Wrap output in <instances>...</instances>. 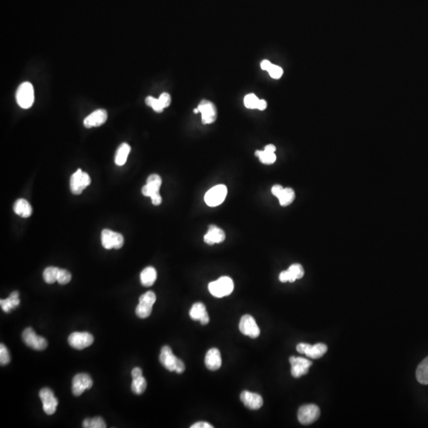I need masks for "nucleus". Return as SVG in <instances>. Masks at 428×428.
<instances>
[{"label":"nucleus","instance_id":"obj_1","mask_svg":"<svg viewBox=\"0 0 428 428\" xmlns=\"http://www.w3.org/2000/svg\"><path fill=\"white\" fill-rule=\"evenodd\" d=\"M159 362L164 368L171 372L182 373L185 371L184 363L174 355L172 348L169 346H164L162 348L159 355Z\"/></svg>","mask_w":428,"mask_h":428},{"label":"nucleus","instance_id":"obj_2","mask_svg":"<svg viewBox=\"0 0 428 428\" xmlns=\"http://www.w3.org/2000/svg\"><path fill=\"white\" fill-rule=\"evenodd\" d=\"M208 288L214 297L221 298L231 294L234 290V282L228 276H223L216 281L210 282Z\"/></svg>","mask_w":428,"mask_h":428},{"label":"nucleus","instance_id":"obj_3","mask_svg":"<svg viewBox=\"0 0 428 428\" xmlns=\"http://www.w3.org/2000/svg\"><path fill=\"white\" fill-rule=\"evenodd\" d=\"M227 195L228 189L225 185H216L206 192L204 199L207 206L216 207L224 202Z\"/></svg>","mask_w":428,"mask_h":428},{"label":"nucleus","instance_id":"obj_4","mask_svg":"<svg viewBox=\"0 0 428 428\" xmlns=\"http://www.w3.org/2000/svg\"><path fill=\"white\" fill-rule=\"evenodd\" d=\"M156 301V296L153 291H148L140 296L139 304L136 308V314L138 317L144 319L149 317L153 311V305Z\"/></svg>","mask_w":428,"mask_h":428},{"label":"nucleus","instance_id":"obj_5","mask_svg":"<svg viewBox=\"0 0 428 428\" xmlns=\"http://www.w3.org/2000/svg\"><path fill=\"white\" fill-rule=\"evenodd\" d=\"M16 99H17L18 104L21 108H30L34 102V91L33 85L29 82L21 83L16 92Z\"/></svg>","mask_w":428,"mask_h":428},{"label":"nucleus","instance_id":"obj_6","mask_svg":"<svg viewBox=\"0 0 428 428\" xmlns=\"http://www.w3.org/2000/svg\"><path fill=\"white\" fill-rule=\"evenodd\" d=\"M22 340L26 346L31 348L34 350H43L48 346V342L45 338L40 335H37L34 329L31 328H27L22 332Z\"/></svg>","mask_w":428,"mask_h":428},{"label":"nucleus","instance_id":"obj_7","mask_svg":"<svg viewBox=\"0 0 428 428\" xmlns=\"http://www.w3.org/2000/svg\"><path fill=\"white\" fill-rule=\"evenodd\" d=\"M91 178L89 175L82 170L78 169L77 172L72 175L70 179V188L74 195H80L84 189L91 184Z\"/></svg>","mask_w":428,"mask_h":428},{"label":"nucleus","instance_id":"obj_8","mask_svg":"<svg viewBox=\"0 0 428 428\" xmlns=\"http://www.w3.org/2000/svg\"><path fill=\"white\" fill-rule=\"evenodd\" d=\"M101 242L105 249L111 250L112 248L120 249L123 246V235L118 233L111 231L110 229H104L101 235Z\"/></svg>","mask_w":428,"mask_h":428},{"label":"nucleus","instance_id":"obj_9","mask_svg":"<svg viewBox=\"0 0 428 428\" xmlns=\"http://www.w3.org/2000/svg\"><path fill=\"white\" fill-rule=\"evenodd\" d=\"M320 410L316 405H306L301 406L298 410L297 418L301 424L310 425L319 419Z\"/></svg>","mask_w":428,"mask_h":428},{"label":"nucleus","instance_id":"obj_10","mask_svg":"<svg viewBox=\"0 0 428 428\" xmlns=\"http://www.w3.org/2000/svg\"><path fill=\"white\" fill-rule=\"evenodd\" d=\"M240 332L244 335L255 339L260 335V329L256 324V321L250 315H244L240 319L239 324Z\"/></svg>","mask_w":428,"mask_h":428},{"label":"nucleus","instance_id":"obj_11","mask_svg":"<svg viewBox=\"0 0 428 428\" xmlns=\"http://www.w3.org/2000/svg\"><path fill=\"white\" fill-rule=\"evenodd\" d=\"M39 396L43 405V410L47 415L55 413L58 409V400L54 392L49 388H44L39 392Z\"/></svg>","mask_w":428,"mask_h":428},{"label":"nucleus","instance_id":"obj_12","mask_svg":"<svg viewBox=\"0 0 428 428\" xmlns=\"http://www.w3.org/2000/svg\"><path fill=\"white\" fill-rule=\"evenodd\" d=\"M197 109L201 114V122L204 125L212 124L216 121L217 111L216 106L213 102L207 100H202L197 106Z\"/></svg>","mask_w":428,"mask_h":428},{"label":"nucleus","instance_id":"obj_13","mask_svg":"<svg viewBox=\"0 0 428 428\" xmlns=\"http://www.w3.org/2000/svg\"><path fill=\"white\" fill-rule=\"evenodd\" d=\"M93 335L88 332H73L68 337V344L77 350H83L93 344Z\"/></svg>","mask_w":428,"mask_h":428},{"label":"nucleus","instance_id":"obj_14","mask_svg":"<svg viewBox=\"0 0 428 428\" xmlns=\"http://www.w3.org/2000/svg\"><path fill=\"white\" fill-rule=\"evenodd\" d=\"M297 350L300 354H305L310 358H320L326 353L328 347L324 344H317L315 345L301 343L297 346Z\"/></svg>","mask_w":428,"mask_h":428},{"label":"nucleus","instance_id":"obj_15","mask_svg":"<svg viewBox=\"0 0 428 428\" xmlns=\"http://www.w3.org/2000/svg\"><path fill=\"white\" fill-rule=\"evenodd\" d=\"M93 386V381L87 373H78L72 380V393L75 396L82 395L85 390L90 389Z\"/></svg>","mask_w":428,"mask_h":428},{"label":"nucleus","instance_id":"obj_16","mask_svg":"<svg viewBox=\"0 0 428 428\" xmlns=\"http://www.w3.org/2000/svg\"><path fill=\"white\" fill-rule=\"evenodd\" d=\"M290 363L291 365V374L296 378L305 375L312 364L311 361L306 358L293 356L290 358Z\"/></svg>","mask_w":428,"mask_h":428},{"label":"nucleus","instance_id":"obj_17","mask_svg":"<svg viewBox=\"0 0 428 428\" xmlns=\"http://www.w3.org/2000/svg\"><path fill=\"white\" fill-rule=\"evenodd\" d=\"M226 235L224 230L215 225H210L206 235H204V241L208 245L221 244L225 241Z\"/></svg>","mask_w":428,"mask_h":428},{"label":"nucleus","instance_id":"obj_18","mask_svg":"<svg viewBox=\"0 0 428 428\" xmlns=\"http://www.w3.org/2000/svg\"><path fill=\"white\" fill-rule=\"evenodd\" d=\"M240 401L244 406L251 410H258L263 405V397L258 393L243 391L240 394Z\"/></svg>","mask_w":428,"mask_h":428},{"label":"nucleus","instance_id":"obj_19","mask_svg":"<svg viewBox=\"0 0 428 428\" xmlns=\"http://www.w3.org/2000/svg\"><path fill=\"white\" fill-rule=\"evenodd\" d=\"M107 116V112L105 110H97L84 119L83 125L86 128L97 127L106 122Z\"/></svg>","mask_w":428,"mask_h":428},{"label":"nucleus","instance_id":"obj_20","mask_svg":"<svg viewBox=\"0 0 428 428\" xmlns=\"http://www.w3.org/2000/svg\"><path fill=\"white\" fill-rule=\"evenodd\" d=\"M190 316L194 320H198L201 325H206L210 322L209 314L203 303H195L190 310Z\"/></svg>","mask_w":428,"mask_h":428},{"label":"nucleus","instance_id":"obj_21","mask_svg":"<svg viewBox=\"0 0 428 428\" xmlns=\"http://www.w3.org/2000/svg\"><path fill=\"white\" fill-rule=\"evenodd\" d=\"M221 352L216 348H211L208 350L205 358V364L210 370H217L221 367Z\"/></svg>","mask_w":428,"mask_h":428},{"label":"nucleus","instance_id":"obj_22","mask_svg":"<svg viewBox=\"0 0 428 428\" xmlns=\"http://www.w3.org/2000/svg\"><path fill=\"white\" fill-rule=\"evenodd\" d=\"M19 304V292L18 291H14V292H11V295L7 299H4V300L2 299L0 301V305H1L2 310L7 313L10 312L15 308L18 307Z\"/></svg>","mask_w":428,"mask_h":428},{"label":"nucleus","instance_id":"obj_23","mask_svg":"<svg viewBox=\"0 0 428 428\" xmlns=\"http://www.w3.org/2000/svg\"><path fill=\"white\" fill-rule=\"evenodd\" d=\"M14 211L15 214H18L19 216L23 217V218H27L29 216H31L33 210L32 207L29 203V201L26 199L17 200L15 201V206H14Z\"/></svg>","mask_w":428,"mask_h":428},{"label":"nucleus","instance_id":"obj_24","mask_svg":"<svg viewBox=\"0 0 428 428\" xmlns=\"http://www.w3.org/2000/svg\"><path fill=\"white\" fill-rule=\"evenodd\" d=\"M156 270L153 267H147L140 273V282L143 286L149 287L153 286L156 281Z\"/></svg>","mask_w":428,"mask_h":428},{"label":"nucleus","instance_id":"obj_25","mask_svg":"<svg viewBox=\"0 0 428 428\" xmlns=\"http://www.w3.org/2000/svg\"><path fill=\"white\" fill-rule=\"evenodd\" d=\"M131 148L129 144L123 143L119 146L117 153L115 156V163L117 166H123L127 161L128 156L130 154Z\"/></svg>","mask_w":428,"mask_h":428},{"label":"nucleus","instance_id":"obj_26","mask_svg":"<svg viewBox=\"0 0 428 428\" xmlns=\"http://www.w3.org/2000/svg\"><path fill=\"white\" fill-rule=\"evenodd\" d=\"M416 379L422 385H428V357L422 361L416 370Z\"/></svg>","mask_w":428,"mask_h":428},{"label":"nucleus","instance_id":"obj_27","mask_svg":"<svg viewBox=\"0 0 428 428\" xmlns=\"http://www.w3.org/2000/svg\"><path fill=\"white\" fill-rule=\"evenodd\" d=\"M278 199L281 206H290L295 199L294 191L290 187L283 189L282 193L278 196Z\"/></svg>","mask_w":428,"mask_h":428},{"label":"nucleus","instance_id":"obj_28","mask_svg":"<svg viewBox=\"0 0 428 428\" xmlns=\"http://www.w3.org/2000/svg\"><path fill=\"white\" fill-rule=\"evenodd\" d=\"M254 154L259 158V161L263 163V164H266V165L273 164L276 161V159H277L275 153H270V152H267L266 150L255 151Z\"/></svg>","mask_w":428,"mask_h":428},{"label":"nucleus","instance_id":"obj_29","mask_svg":"<svg viewBox=\"0 0 428 428\" xmlns=\"http://www.w3.org/2000/svg\"><path fill=\"white\" fill-rule=\"evenodd\" d=\"M59 269L58 267H49L43 272V278L48 284H53L58 282V274Z\"/></svg>","mask_w":428,"mask_h":428},{"label":"nucleus","instance_id":"obj_30","mask_svg":"<svg viewBox=\"0 0 428 428\" xmlns=\"http://www.w3.org/2000/svg\"><path fill=\"white\" fill-rule=\"evenodd\" d=\"M147 387V382L143 376L133 379L131 385V389L135 394H142L145 391Z\"/></svg>","mask_w":428,"mask_h":428},{"label":"nucleus","instance_id":"obj_31","mask_svg":"<svg viewBox=\"0 0 428 428\" xmlns=\"http://www.w3.org/2000/svg\"><path fill=\"white\" fill-rule=\"evenodd\" d=\"M83 428H106V425L102 417H95L93 419L87 418L83 422Z\"/></svg>","mask_w":428,"mask_h":428},{"label":"nucleus","instance_id":"obj_32","mask_svg":"<svg viewBox=\"0 0 428 428\" xmlns=\"http://www.w3.org/2000/svg\"><path fill=\"white\" fill-rule=\"evenodd\" d=\"M259 99L254 94H248L244 97V103L245 107L251 110L257 109Z\"/></svg>","mask_w":428,"mask_h":428},{"label":"nucleus","instance_id":"obj_33","mask_svg":"<svg viewBox=\"0 0 428 428\" xmlns=\"http://www.w3.org/2000/svg\"><path fill=\"white\" fill-rule=\"evenodd\" d=\"M145 103L147 104V106H151L156 112L161 113L164 110L161 103L159 102V98H155L152 96H149L145 99Z\"/></svg>","mask_w":428,"mask_h":428},{"label":"nucleus","instance_id":"obj_34","mask_svg":"<svg viewBox=\"0 0 428 428\" xmlns=\"http://www.w3.org/2000/svg\"><path fill=\"white\" fill-rule=\"evenodd\" d=\"M10 362H11V357L8 349L4 344H0V364L1 366H6L9 364Z\"/></svg>","mask_w":428,"mask_h":428},{"label":"nucleus","instance_id":"obj_35","mask_svg":"<svg viewBox=\"0 0 428 428\" xmlns=\"http://www.w3.org/2000/svg\"><path fill=\"white\" fill-rule=\"evenodd\" d=\"M288 270L297 279H301L305 275V271H304L303 267L301 264H298V263L292 264V265L289 267Z\"/></svg>","mask_w":428,"mask_h":428},{"label":"nucleus","instance_id":"obj_36","mask_svg":"<svg viewBox=\"0 0 428 428\" xmlns=\"http://www.w3.org/2000/svg\"><path fill=\"white\" fill-rule=\"evenodd\" d=\"M71 279H72V274H71L70 272L67 270L59 269L58 278V282L59 284H68V282H70Z\"/></svg>","mask_w":428,"mask_h":428},{"label":"nucleus","instance_id":"obj_37","mask_svg":"<svg viewBox=\"0 0 428 428\" xmlns=\"http://www.w3.org/2000/svg\"><path fill=\"white\" fill-rule=\"evenodd\" d=\"M159 190H160V188H158V187H156L154 186L146 183V185H144V187H142L141 192H142L143 195L145 196V197H151L153 195L159 193Z\"/></svg>","mask_w":428,"mask_h":428},{"label":"nucleus","instance_id":"obj_38","mask_svg":"<svg viewBox=\"0 0 428 428\" xmlns=\"http://www.w3.org/2000/svg\"><path fill=\"white\" fill-rule=\"evenodd\" d=\"M267 72L269 73L271 77H272L273 78H276V79L281 78L282 74H283V70H282V68H280L279 66L274 65V64H272V65L271 66V68L268 69Z\"/></svg>","mask_w":428,"mask_h":428},{"label":"nucleus","instance_id":"obj_39","mask_svg":"<svg viewBox=\"0 0 428 428\" xmlns=\"http://www.w3.org/2000/svg\"><path fill=\"white\" fill-rule=\"evenodd\" d=\"M147 183L152 185L154 187L160 188L162 185V178L159 175L153 174L149 176V178H147Z\"/></svg>","mask_w":428,"mask_h":428},{"label":"nucleus","instance_id":"obj_40","mask_svg":"<svg viewBox=\"0 0 428 428\" xmlns=\"http://www.w3.org/2000/svg\"><path fill=\"white\" fill-rule=\"evenodd\" d=\"M279 280L280 282H293L297 280V278H295L293 274L289 270H287V271L280 273Z\"/></svg>","mask_w":428,"mask_h":428},{"label":"nucleus","instance_id":"obj_41","mask_svg":"<svg viewBox=\"0 0 428 428\" xmlns=\"http://www.w3.org/2000/svg\"><path fill=\"white\" fill-rule=\"evenodd\" d=\"M159 100L160 103H161L162 106H163L164 109L168 107V106H170L171 102H172V97H171V96H170L169 94L166 93V92L162 94L161 96H159Z\"/></svg>","mask_w":428,"mask_h":428},{"label":"nucleus","instance_id":"obj_42","mask_svg":"<svg viewBox=\"0 0 428 428\" xmlns=\"http://www.w3.org/2000/svg\"><path fill=\"white\" fill-rule=\"evenodd\" d=\"M284 187H282L281 185H274L272 188V193L273 194L274 197L278 198V196L281 195Z\"/></svg>","mask_w":428,"mask_h":428},{"label":"nucleus","instance_id":"obj_43","mask_svg":"<svg viewBox=\"0 0 428 428\" xmlns=\"http://www.w3.org/2000/svg\"><path fill=\"white\" fill-rule=\"evenodd\" d=\"M151 199H152V202H153L154 206H159V205L162 203V197L161 196H160L159 192V193L153 195V196L151 197Z\"/></svg>","mask_w":428,"mask_h":428},{"label":"nucleus","instance_id":"obj_44","mask_svg":"<svg viewBox=\"0 0 428 428\" xmlns=\"http://www.w3.org/2000/svg\"><path fill=\"white\" fill-rule=\"evenodd\" d=\"M214 427L208 424L206 422H198L196 424H193L191 428H213Z\"/></svg>","mask_w":428,"mask_h":428},{"label":"nucleus","instance_id":"obj_45","mask_svg":"<svg viewBox=\"0 0 428 428\" xmlns=\"http://www.w3.org/2000/svg\"><path fill=\"white\" fill-rule=\"evenodd\" d=\"M142 376V370L139 367H135L133 370H132V377H133V379L134 378H137V377H140Z\"/></svg>","mask_w":428,"mask_h":428},{"label":"nucleus","instance_id":"obj_46","mask_svg":"<svg viewBox=\"0 0 428 428\" xmlns=\"http://www.w3.org/2000/svg\"><path fill=\"white\" fill-rule=\"evenodd\" d=\"M272 65V63L269 61V60H267V59H263V61L261 62L260 66L261 68L263 69V70L268 71L270 68H271V66Z\"/></svg>","mask_w":428,"mask_h":428},{"label":"nucleus","instance_id":"obj_47","mask_svg":"<svg viewBox=\"0 0 428 428\" xmlns=\"http://www.w3.org/2000/svg\"><path fill=\"white\" fill-rule=\"evenodd\" d=\"M267 103L265 100L259 99L257 109L259 110V111H264V110H266V108H267Z\"/></svg>","mask_w":428,"mask_h":428},{"label":"nucleus","instance_id":"obj_48","mask_svg":"<svg viewBox=\"0 0 428 428\" xmlns=\"http://www.w3.org/2000/svg\"><path fill=\"white\" fill-rule=\"evenodd\" d=\"M264 150L270 152V153H275L276 147L273 144H268L264 148Z\"/></svg>","mask_w":428,"mask_h":428}]
</instances>
